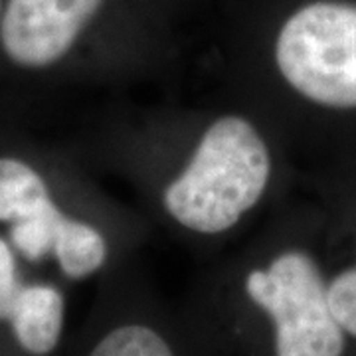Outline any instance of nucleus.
I'll use <instances>...</instances> for the list:
<instances>
[{"instance_id":"obj_2","label":"nucleus","mask_w":356,"mask_h":356,"mask_svg":"<svg viewBox=\"0 0 356 356\" xmlns=\"http://www.w3.org/2000/svg\"><path fill=\"white\" fill-rule=\"evenodd\" d=\"M277 88L311 127L356 145V0H266Z\"/></svg>"},{"instance_id":"obj_8","label":"nucleus","mask_w":356,"mask_h":356,"mask_svg":"<svg viewBox=\"0 0 356 356\" xmlns=\"http://www.w3.org/2000/svg\"><path fill=\"white\" fill-rule=\"evenodd\" d=\"M54 257L67 280H89L107 264L109 242L97 226L67 214L56 238Z\"/></svg>"},{"instance_id":"obj_12","label":"nucleus","mask_w":356,"mask_h":356,"mask_svg":"<svg viewBox=\"0 0 356 356\" xmlns=\"http://www.w3.org/2000/svg\"><path fill=\"white\" fill-rule=\"evenodd\" d=\"M2 4H4V0H0V13H2Z\"/></svg>"},{"instance_id":"obj_9","label":"nucleus","mask_w":356,"mask_h":356,"mask_svg":"<svg viewBox=\"0 0 356 356\" xmlns=\"http://www.w3.org/2000/svg\"><path fill=\"white\" fill-rule=\"evenodd\" d=\"M54 202L48 184L30 165L0 159V222L14 224Z\"/></svg>"},{"instance_id":"obj_4","label":"nucleus","mask_w":356,"mask_h":356,"mask_svg":"<svg viewBox=\"0 0 356 356\" xmlns=\"http://www.w3.org/2000/svg\"><path fill=\"white\" fill-rule=\"evenodd\" d=\"M149 0H4L0 46L14 64H60L117 16L145 13Z\"/></svg>"},{"instance_id":"obj_10","label":"nucleus","mask_w":356,"mask_h":356,"mask_svg":"<svg viewBox=\"0 0 356 356\" xmlns=\"http://www.w3.org/2000/svg\"><path fill=\"white\" fill-rule=\"evenodd\" d=\"M65 216L67 214L54 200L34 216L10 224V245L28 261L50 257Z\"/></svg>"},{"instance_id":"obj_3","label":"nucleus","mask_w":356,"mask_h":356,"mask_svg":"<svg viewBox=\"0 0 356 356\" xmlns=\"http://www.w3.org/2000/svg\"><path fill=\"white\" fill-rule=\"evenodd\" d=\"M277 168V151L264 129L245 115H220L163 188V210L192 236L220 238L266 200Z\"/></svg>"},{"instance_id":"obj_11","label":"nucleus","mask_w":356,"mask_h":356,"mask_svg":"<svg viewBox=\"0 0 356 356\" xmlns=\"http://www.w3.org/2000/svg\"><path fill=\"white\" fill-rule=\"evenodd\" d=\"M20 285L22 281L18 277V266H16L13 245L4 238H0V323H6Z\"/></svg>"},{"instance_id":"obj_7","label":"nucleus","mask_w":356,"mask_h":356,"mask_svg":"<svg viewBox=\"0 0 356 356\" xmlns=\"http://www.w3.org/2000/svg\"><path fill=\"white\" fill-rule=\"evenodd\" d=\"M81 356H191L177 334L151 315L123 313L103 321Z\"/></svg>"},{"instance_id":"obj_5","label":"nucleus","mask_w":356,"mask_h":356,"mask_svg":"<svg viewBox=\"0 0 356 356\" xmlns=\"http://www.w3.org/2000/svg\"><path fill=\"white\" fill-rule=\"evenodd\" d=\"M321 218L329 305L356 346V159L329 180Z\"/></svg>"},{"instance_id":"obj_6","label":"nucleus","mask_w":356,"mask_h":356,"mask_svg":"<svg viewBox=\"0 0 356 356\" xmlns=\"http://www.w3.org/2000/svg\"><path fill=\"white\" fill-rule=\"evenodd\" d=\"M6 323L22 353L54 355L64 334L65 295L51 283H22Z\"/></svg>"},{"instance_id":"obj_1","label":"nucleus","mask_w":356,"mask_h":356,"mask_svg":"<svg viewBox=\"0 0 356 356\" xmlns=\"http://www.w3.org/2000/svg\"><path fill=\"white\" fill-rule=\"evenodd\" d=\"M250 334L234 356H348L327 295L321 208L299 216L238 280Z\"/></svg>"}]
</instances>
